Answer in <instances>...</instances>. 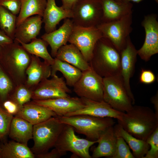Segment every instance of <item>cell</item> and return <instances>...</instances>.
Here are the masks:
<instances>
[{"mask_svg":"<svg viewBox=\"0 0 158 158\" xmlns=\"http://www.w3.org/2000/svg\"><path fill=\"white\" fill-rule=\"evenodd\" d=\"M20 12L17 17L16 27L26 18L33 15L42 17L47 0H21Z\"/></svg>","mask_w":158,"mask_h":158,"instance_id":"29","label":"cell"},{"mask_svg":"<svg viewBox=\"0 0 158 158\" xmlns=\"http://www.w3.org/2000/svg\"><path fill=\"white\" fill-rule=\"evenodd\" d=\"M113 126L108 128L101 134L98 140V146L93 150L92 158H111L115 150L117 139Z\"/></svg>","mask_w":158,"mask_h":158,"instance_id":"23","label":"cell"},{"mask_svg":"<svg viewBox=\"0 0 158 158\" xmlns=\"http://www.w3.org/2000/svg\"><path fill=\"white\" fill-rule=\"evenodd\" d=\"M51 75L60 72L66 80L67 85L73 87L80 78L82 71L78 68L66 62L55 58L54 62L51 66Z\"/></svg>","mask_w":158,"mask_h":158,"instance_id":"27","label":"cell"},{"mask_svg":"<svg viewBox=\"0 0 158 158\" xmlns=\"http://www.w3.org/2000/svg\"><path fill=\"white\" fill-rule=\"evenodd\" d=\"M115 0L118 2H122V0Z\"/></svg>","mask_w":158,"mask_h":158,"instance_id":"46","label":"cell"},{"mask_svg":"<svg viewBox=\"0 0 158 158\" xmlns=\"http://www.w3.org/2000/svg\"><path fill=\"white\" fill-rule=\"evenodd\" d=\"M5 110L9 114L13 115H16L18 112L20 107L13 101L7 100L3 104Z\"/></svg>","mask_w":158,"mask_h":158,"instance_id":"40","label":"cell"},{"mask_svg":"<svg viewBox=\"0 0 158 158\" xmlns=\"http://www.w3.org/2000/svg\"><path fill=\"white\" fill-rule=\"evenodd\" d=\"M102 37L97 27H85L74 25L68 42L75 46L89 62L93 57L97 42Z\"/></svg>","mask_w":158,"mask_h":158,"instance_id":"9","label":"cell"},{"mask_svg":"<svg viewBox=\"0 0 158 158\" xmlns=\"http://www.w3.org/2000/svg\"><path fill=\"white\" fill-rule=\"evenodd\" d=\"M145 32V38L142 47L137 53L141 59L147 61L151 56L158 53V22L157 15L152 14L145 16L142 22Z\"/></svg>","mask_w":158,"mask_h":158,"instance_id":"11","label":"cell"},{"mask_svg":"<svg viewBox=\"0 0 158 158\" xmlns=\"http://www.w3.org/2000/svg\"><path fill=\"white\" fill-rule=\"evenodd\" d=\"M57 116L61 122L72 126L76 132L84 135L87 139L91 141L97 140L104 130L115 124L113 118L109 117L86 114Z\"/></svg>","mask_w":158,"mask_h":158,"instance_id":"3","label":"cell"},{"mask_svg":"<svg viewBox=\"0 0 158 158\" xmlns=\"http://www.w3.org/2000/svg\"><path fill=\"white\" fill-rule=\"evenodd\" d=\"M111 158H135L129 147L124 139L117 137L115 150Z\"/></svg>","mask_w":158,"mask_h":158,"instance_id":"32","label":"cell"},{"mask_svg":"<svg viewBox=\"0 0 158 158\" xmlns=\"http://www.w3.org/2000/svg\"><path fill=\"white\" fill-rule=\"evenodd\" d=\"M12 39L8 37L3 31L0 30V46L4 47L13 42Z\"/></svg>","mask_w":158,"mask_h":158,"instance_id":"41","label":"cell"},{"mask_svg":"<svg viewBox=\"0 0 158 158\" xmlns=\"http://www.w3.org/2000/svg\"><path fill=\"white\" fill-rule=\"evenodd\" d=\"M43 23L42 17L35 15L28 18L16 28L14 41L28 43L39 34Z\"/></svg>","mask_w":158,"mask_h":158,"instance_id":"18","label":"cell"},{"mask_svg":"<svg viewBox=\"0 0 158 158\" xmlns=\"http://www.w3.org/2000/svg\"><path fill=\"white\" fill-rule=\"evenodd\" d=\"M121 62L120 75L128 92L134 104L135 100L130 87V78L134 72L135 64L138 55L137 50L131 41L129 36L127 39L125 47L120 53Z\"/></svg>","mask_w":158,"mask_h":158,"instance_id":"13","label":"cell"},{"mask_svg":"<svg viewBox=\"0 0 158 158\" xmlns=\"http://www.w3.org/2000/svg\"><path fill=\"white\" fill-rule=\"evenodd\" d=\"M19 44L14 41L3 47L0 56L11 60L18 73L22 75L24 74L31 59L30 54Z\"/></svg>","mask_w":158,"mask_h":158,"instance_id":"19","label":"cell"},{"mask_svg":"<svg viewBox=\"0 0 158 158\" xmlns=\"http://www.w3.org/2000/svg\"><path fill=\"white\" fill-rule=\"evenodd\" d=\"M50 79H45L40 82L37 89L32 92L34 100H46L69 96L71 90L67 87L63 77L56 74Z\"/></svg>","mask_w":158,"mask_h":158,"instance_id":"12","label":"cell"},{"mask_svg":"<svg viewBox=\"0 0 158 158\" xmlns=\"http://www.w3.org/2000/svg\"><path fill=\"white\" fill-rule=\"evenodd\" d=\"M32 97V92L24 87H19L14 96V101L21 107L30 101Z\"/></svg>","mask_w":158,"mask_h":158,"instance_id":"35","label":"cell"},{"mask_svg":"<svg viewBox=\"0 0 158 158\" xmlns=\"http://www.w3.org/2000/svg\"><path fill=\"white\" fill-rule=\"evenodd\" d=\"M29 65L26 70L27 84L32 85L37 84L48 78L51 75V66L42 62L39 57L32 55Z\"/></svg>","mask_w":158,"mask_h":158,"instance_id":"24","label":"cell"},{"mask_svg":"<svg viewBox=\"0 0 158 158\" xmlns=\"http://www.w3.org/2000/svg\"><path fill=\"white\" fill-rule=\"evenodd\" d=\"M0 158H34L35 154L27 145L10 141L1 146Z\"/></svg>","mask_w":158,"mask_h":158,"instance_id":"28","label":"cell"},{"mask_svg":"<svg viewBox=\"0 0 158 158\" xmlns=\"http://www.w3.org/2000/svg\"><path fill=\"white\" fill-rule=\"evenodd\" d=\"M75 93L80 97L101 101L103 100V78L91 67L82 71V75L73 86Z\"/></svg>","mask_w":158,"mask_h":158,"instance_id":"10","label":"cell"},{"mask_svg":"<svg viewBox=\"0 0 158 158\" xmlns=\"http://www.w3.org/2000/svg\"><path fill=\"white\" fill-rule=\"evenodd\" d=\"M71 19L74 25L85 27H97L102 22L101 0H79L72 9Z\"/></svg>","mask_w":158,"mask_h":158,"instance_id":"7","label":"cell"},{"mask_svg":"<svg viewBox=\"0 0 158 158\" xmlns=\"http://www.w3.org/2000/svg\"><path fill=\"white\" fill-rule=\"evenodd\" d=\"M80 98L84 104V107L79 110L68 113L63 116L86 114L100 117H109L120 120L124 113L114 109L104 101H96Z\"/></svg>","mask_w":158,"mask_h":158,"instance_id":"15","label":"cell"},{"mask_svg":"<svg viewBox=\"0 0 158 158\" xmlns=\"http://www.w3.org/2000/svg\"><path fill=\"white\" fill-rule=\"evenodd\" d=\"M142 0H122V1L125 2H130V1H132L134 2L138 3ZM154 0L157 3H158V0Z\"/></svg>","mask_w":158,"mask_h":158,"instance_id":"44","label":"cell"},{"mask_svg":"<svg viewBox=\"0 0 158 158\" xmlns=\"http://www.w3.org/2000/svg\"><path fill=\"white\" fill-rule=\"evenodd\" d=\"M79 0H61V6L64 9L71 11L73 6Z\"/></svg>","mask_w":158,"mask_h":158,"instance_id":"42","label":"cell"},{"mask_svg":"<svg viewBox=\"0 0 158 158\" xmlns=\"http://www.w3.org/2000/svg\"><path fill=\"white\" fill-rule=\"evenodd\" d=\"M1 146L0 145V153L1 150Z\"/></svg>","mask_w":158,"mask_h":158,"instance_id":"47","label":"cell"},{"mask_svg":"<svg viewBox=\"0 0 158 158\" xmlns=\"http://www.w3.org/2000/svg\"><path fill=\"white\" fill-rule=\"evenodd\" d=\"M17 17L16 15L0 6V29L13 40L16 27Z\"/></svg>","mask_w":158,"mask_h":158,"instance_id":"31","label":"cell"},{"mask_svg":"<svg viewBox=\"0 0 158 158\" xmlns=\"http://www.w3.org/2000/svg\"><path fill=\"white\" fill-rule=\"evenodd\" d=\"M150 148L143 158H158V127L146 140Z\"/></svg>","mask_w":158,"mask_h":158,"instance_id":"34","label":"cell"},{"mask_svg":"<svg viewBox=\"0 0 158 158\" xmlns=\"http://www.w3.org/2000/svg\"><path fill=\"white\" fill-rule=\"evenodd\" d=\"M151 101L154 106L155 113L158 116V92L157 91L156 94L152 96L150 99Z\"/></svg>","mask_w":158,"mask_h":158,"instance_id":"43","label":"cell"},{"mask_svg":"<svg viewBox=\"0 0 158 158\" xmlns=\"http://www.w3.org/2000/svg\"><path fill=\"white\" fill-rule=\"evenodd\" d=\"M75 131L72 126L65 124L54 147L60 150L72 152V157L92 158L89 148L98 143V140L94 141L79 138L76 135Z\"/></svg>","mask_w":158,"mask_h":158,"instance_id":"6","label":"cell"},{"mask_svg":"<svg viewBox=\"0 0 158 158\" xmlns=\"http://www.w3.org/2000/svg\"><path fill=\"white\" fill-rule=\"evenodd\" d=\"M64 124L56 116L33 126L34 145L31 150L35 155L54 147Z\"/></svg>","mask_w":158,"mask_h":158,"instance_id":"4","label":"cell"},{"mask_svg":"<svg viewBox=\"0 0 158 158\" xmlns=\"http://www.w3.org/2000/svg\"><path fill=\"white\" fill-rule=\"evenodd\" d=\"M13 116L0 106V140L8 134Z\"/></svg>","mask_w":158,"mask_h":158,"instance_id":"33","label":"cell"},{"mask_svg":"<svg viewBox=\"0 0 158 158\" xmlns=\"http://www.w3.org/2000/svg\"><path fill=\"white\" fill-rule=\"evenodd\" d=\"M31 103L45 107L60 116L75 112L85 106L80 97L69 96L46 100H34Z\"/></svg>","mask_w":158,"mask_h":158,"instance_id":"14","label":"cell"},{"mask_svg":"<svg viewBox=\"0 0 158 158\" xmlns=\"http://www.w3.org/2000/svg\"><path fill=\"white\" fill-rule=\"evenodd\" d=\"M155 76L153 73L150 70L142 69L139 77L140 82L146 84H151L155 80Z\"/></svg>","mask_w":158,"mask_h":158,"instance_id":"38","label":"cell"},{"mask_svg":"<svg viewBox=\"0 0 158 158\" xmlns=\"http://www.w3.org/2000/svg\"><path fill=\"white\" fill-rule=\"evenodd\" d=\"M102 10V23L119 20L132 13L133 5L130 2H118L115 0H101Z\"/></svg>","mask_w":158,"mask_h":158,"instance_id":"20","label":"cell"},{"mask_svg":"<svg viewBox=\"0 0 158 158\" xmlns=\"http://www.w3.org/2000/svg\"><path fill=\"white\" fill-rule=\"evenodd\" d=\"M12 88L10 80L0 68V96L2 98L6 97Z\"/></svg>","mask_w":158,"mask_h":158,"instance_id":"36","label":"cell"},{"mask_svg":"<svg viewBox=\"0 0 158 158\" xmlns=\"http://www.w3.org/2000/svg\"><path fill=\"white\" fill-rule=\"evenodd\" d=\"M113 127L116 136L122 137L124 139L131 149L135 158H143L150 146L146 141L134 137L118 123Z\"/></svg>","mask_w":158,"mask_h":158,"instance_id":"26","label":"cell"},{"mask_svg":"<svg viewBox=\"0 0 158 158\" xmlns=\"http://www.w3.org/2000/svg\"><path fill=\"white\" fill-rule=\"evenodd\" d=\"M72 11L58 6L55 0H47L46 6L42 16L45 33H48L56 29L57 25L63 19H71Z\"/></svg>","mask_w":158,"mask_h":158,"instance_id":"16","label":"cell"},{"mask_svg":"<svg viewBox=\"0 0 158 158\" xmlns=\"http://www.w3.org/2000/svg\"><path fill=\"white\" fill-rule=\"evenodd\" d=\"M91 68L102 78L120 75V55L111 42L102 37L93 51Z\"/></svg>","mask_w":158,"mask_h":158,"instance_id":"2","label":"cell"},{"mask_svg":"<svg viewBox=\"0 0 158 158\" xmlns=\"http://www.w3.org/2000/svg\"><path fill=\"white\" fill-rule=\"evenodd\" d=\"M73 26L72 19L66 18L58 29L48 33H45L41 36V38L50 46L52 56L55 57L59 49L67 44Z\"/></svg>","mask_w":158,"mask_h":158,"instance_id":"17","label":"cell"},{"mask_svg":"<svg viewBox=\"0 0 158 158\" xmlns=\"http://www.w3.org/2000/svg\"><path fill=\"white\" fill-rule=\"evenodd\" d=\"M2 49V47L0 46V55H1V52Z\"/></svg>","mask_w":158,"mask_h":158,"instance_id":"45","label":"cell"},{"mask_svg":"<svg viewBox=\"0 0 158 158\" xmlns=\"http://www.w3.org/2000/svg\"><path fill=\"white\" fill-rule=\"evenodd\" d=\"M103 100L114 109L125 112L132 107L129 97L121 75L103 78Z\"/></svg>","mask_w":158,"mask_h":158,"instance_id":"5","label":"cell"},{"mask_svg":"<svg viewBox=\"0 0 158 158\" xmlns=\"http://www.w3.org/2000/svg\"><path fill=\"white\" fill-rule=\"evenodd\" d=\"M132 13L117 20L101 23L97 27L102 36L108 39L119 53L125 47L132 30Z\"/></svg>","mask_w":158,"mask_h":158,"instance_id":"8","label":"cell"},{"mask_svg":"<svg viewBox=\"0 0 158 158\" xmlns=\"http://www.w3.org/2000/svg\"><path fill=\"white\" fill-rule=\"evenodd\" d=\"M66 152L60 150L55 147L51 151L35 155V157L38 158H59L66 155Z\"/></svg>","mask_w":158,"mask_h":158,"instance_id":"39","label":"cell"},{"mask_svg":"<svg viewBox=\"0 0 158 158\" xmlns=\"http://www.w3.org/2000/svg\"><path fill=\"white\" fill-rule=\"evenodd\" d=\"M16 116L26 120L33 125L52 117L57 116L51 110L31 103H26L21 107Z\"/></svg>","mask_w":158,"mask_h":158,"instance_id":"21","label":"cell"},{"mask_svg":"<svg viewBox=\"0 0 158 158\" xmlns=\"http://www.w3.org/2000/svg\"><path fill=\"white\" fill-rule=\"evenodd\" d=\"M19 43L30 54L42 58L44 62L50 66L54 63V59L50 55L47 49L49 44L42 38H36L27 43Z\"/></svg>","mask_w":158,"mask_h":158,"instance_id":"30","label":"cell"},{"mask_svg":"<svg viewBox=\"0 0 158 158\" xmlns=\"http://www.w3.org/2000/svg\"><path fill=\"white\" fill-rule=\"evenodd\" d=\"M21 5V0H0V6L16 15L19 14Z\"/></svg>","mask_w":158,"mask_h":158,"instance_id":"37","label":"cell"},{"mask_svg":"<svg viewBox=\"0 0 158 158\" xmlns=\"http://www.w3.org/2000/svg\"><path fill=\"white\" fill-rule=\"evenodd\" d=\"M33 126L26 120L15 116L13 117L8 134L16 141L27 145L32 138Z\"/></svg>","mask_w":158,"mask_h":158,"instance_id":"25","label":"cell"},{"mask_svg":"<svg viewBox=\"0 0 158 158\" xmlns=\"http://www.w3.org/2000/svg\"><path fill=\"white\" fill-rule=\"evenodd\" d=\"M55 58L73 65L82 71L91 68L79 49L72 44H66L61 47Z\"/></svg>","mask_w":158,"mask_h":158,"instance_id":"22","label":"cell"},{"mask_svg":"<svg viewBox=\"0 0 158 158\" xmlns=\"http://www.w3.org/2000/svg\"><path fill=\"white\" fill-rule=\"evenodd\" d=\"M117 121L131 135L145 141L158 127V116L150 108L141 106L133 105Z\"/></svg>","mask_w":158,"mask_h":158,"instance_id":"1","label":"cell"}]
</instances>
